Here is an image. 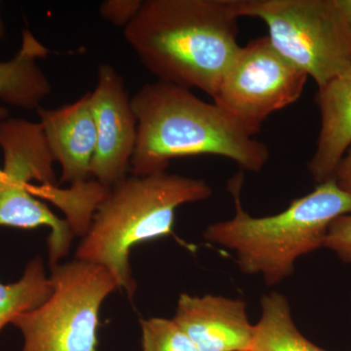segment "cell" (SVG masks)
Instances as JSON below:
<instances>
[{"label": "cell", "instance_id": "1", "mask_svg": "<svg viewBox=\"0 0 351 351\" xmlns=\"http://www.w3.org/2000/svg\"><path fill=\"white\" fill-rule=\"evenodd\" d=\"M230 0H144L124 38L159 82L212 99L241 46Z\"/></svg>", "mask_w": 351, "mask_h": 351}, {"label": "cell", "instance_id": "2", "mask_svg": "<svg viewBox=\"0 0 351 351\" xmlns=\"http://www.w3.org/2000/svg\"><path fill=\"white\" fill-rule=\"evenodd\" d=\"M137 119V142L130 167L133 176L164 172L178 157L217 156L242 170L258 172L269 149L257 134L191 89L159 82L147 83L131 98Z\"/></svg>", "mask_w": 351, "mask_h": 351}, {"label": "cell", "instance_id": "3", "mask_svg": "<svg viewBox=\"0 0 351 351\" xmlns=\"http://www.w3.org/2000/svg\"><path fill=\"white\" fill-rule=\"evenodd\" d=\"M242 184L241 173L228 182L234 217L208 226L203 237L234 252L240 270L260 274L267 286L290 276L298 258L324 247L332 221L351 213L350 196L331 179L293 201L281 213L255 218L242 206Z\"/></svg>", "mask_w": 351, "mask_h": 351}, {"label": "cell", "instance_id": "4", "mask_svg": "<svg viewBox=\"0 0 351 351\" xmlns=\"http://www.w3.org/2000/svg\"><path fill=\"white\" fill-rule=\"evenodd\" d=\"M212 193L203 180L166 171L126 177L110 188L97 208L75 258L110 270L119 288L132 298L137 288L129 261L132 248L170 235L176 210L186 203L206 200Z\"/></svg>", "mask_w": 351, "mask_h": 351}, {"label": "cell", "instance_id": "5", "mask_svg": "<svg viewBox=\"0 0 351 351\" xmlns=\"http://www.w3.org/2000/svg\"><path fill=\"white\" fill-rule=\"evenodd\" d=\"M237 18L262 20L272 45L318 87L351 69V25L337 0H230Z\"/></svg>", "mask_w": 351, "mask_h": 351}, {"label": "cell", "instance_id": "6", "mask_svg": "<svg viewBox=\"0 0 351 351\" xmlns=\"http://www.w3.org/2000/svg\"><path fill=\"white\" fill-rule=\"evenodd\" d=\"M52 293L13 320L24 337L21 351H97L101 304L119 288L112 272L73 260L51 269Z\"/></svg>", "mask_w": 351, "mask_h": 351}, {"label": "cell", "instance_id": "7", "mask_svg": "<svg viewBox=\"0 0 351 351\" xmlns=\"http://www.w3.org/2000/svg\"><path fill=\"white\" fill-rule=\"evenodd\" d=\"M307 78L262 36L241 46L213 101L258 134L270 114L299 100Z\"/></svg>", "mask_w": 351, "mask_h": 351}, {"label": "cell", "instance_id": "8", "mask_svg": "<svg viewBox=\"0 0 351 351\" xmlns=\"http://www.w3.org/2000/svg\"><path fill=\"white\" fill-rule=\"evenodd\" d=\"M97 131L91 177L107 188L125 179L137 142V119L123 77L110 64H101L90 92Z\"/></svg>", "mask_w": 351, "mask_h": 351}, {"label": "cell", "instance_id": "9", "mask_svg": "<svg viewBox=\"0 0 351 351\" xmlns=\"http://www.w3.org/2000/svg\"><path fill=\"white\" fill-rule=\"evenodd\" d=\"M199 351L249 350L254 325L242 300L182 294L173 318Z\"/></svg>", "mask_w": 351, "mask_h": 351}, {"label": "cell", "instance_id": "10", "mask_svg": "<svg viewBox=\"0 0 351 351\" xmlns=\"http://www.w3.org/2000/svg\"><path fill=\"white\" fill-rule=\"evenodd\" d=\"M38 114L51 152L61 165V182L73 186L91 180L97 131L90 92L56 110L39 108Z\"/></svg>", "mask_w": 351, "mask_h": 351}, {"label": "cell", "instance_id": "11", "mask_svg": "<svg viewBox=\"0 0 351 351\" xmlns=\"http://www.w3.org/2000/svg\"><path fill=\"white\" fill-rule=\"evenodd\" d=\"M320 131L307 169L316 184L329 181L351 145V69L318 87Z\"/></svg>", "mask_w": 351, "mask_h": 351}, {"label": "cell", "instance_id": "12", "mask_svg": "<svg viewBox=\"0 0 351 351\" xmlns=\"http://www.w3.org/2000/svg\"><path fill=\"white\" fill-rule=\"evenodd\" d=\"M49 53L29 29L23 32L19 52L8 62H0V100L13 107L36 110L52 87L38 64Z\"/></svg>", "mask_w": 351, "mask_h": 351}, {"label": "cell", "instance_id": "13", "mask_svg": "<svg viewBox=\"0 0 351 351\" xmlns=\"http://www.w3.org/2000/svg\"><path fill=\"white\" fill-rule=\"evenodd\" d=\"M51 228L48 240L49 265L56 267L68 255L75 233L66 219H60L44 203L36 199L32 189L0 184V226Z\"/></svg>", "mask_w": 351, "mask_h": 351}, {"label": "cell", "instance_id": "14", "mask_svg": "<svg viewBox=\"0 0 351 351\" xmlns=\"http://www.w3.org/2000/svg\"><path fill=\"white\" fill-rule=\"evenodd\" d=\"M262 316L254 325L251 350L255 351H327L302 336L293 320L285 295H263Z\"/></svg>", "mask_w": 351, "mask_h": 351}, {"label": "cell", "instance_id": "15", "mask_svg": "<svg viewBox=\"0 0 351 351\" xmlns=\"http://www.w3.org/2000/svg\"><path fill=\"white\" fill-rule=\"evenodd\" d=\"M52 293L50 277L46 276L43 258H34L27 263L17 282H0V331L17 316L43 304Z\"/></svg>", "mask_w": 351, "mask_h": 351}, {"label": "cell", "instance_id": "16", "mask_svg": "<svg viewBox=\"0 0 351 351\" xmlns=\"http://www.w3.org/2000/svg\"><path fill=\"white\" fill-rule=\"evenodd\" d=\"M110 188L96 180L73 184L71 189H59L57 186H41L38 193L47 196L59 205L66 215V221L75 235L84 237L91 226L97 208L107 197Z\"/></svg>", "mask_w": 351, "mask_h": 351}, {"label": "cell", "instance_id": "17", "mask_svg": "<svg viewBox=\"0 0 351 351\" xmlns=\"http://www.w3.org/2000/svg\"><path fill=\"white\" fill-rule=\"evenodd\" d=\"M140 322L142 351H199L174 319L152 317Z\"/></svg>", "mask_w": 351, "mask_h": 351}, {"label": "cell", "instance_id": "18", "mask_svg": "<svg viewBox=\"0 0 351 351\" xmlns=\"http://www.w3.org/2000/svg\"><path fill=\"white\" fill-rule=\"evenodd\" d=\"M325 248L336 254L345 263H351V213L334 219L328 228Z\"/></svg>", "mask_w": 351, "mask_h": 351}, {"label": "cell", "instance_id": "19", "mask_svg": "<svg viewBox=\"0 0 351 351\" xmlns=\"http://www.w3.org/2000/svg\"><path fill=\"white\" fill-rule=\"evenodd\" d=\"M143 0H106L100 6V14L110 24L126 27L137 15Z\"/></svg>", "mask_w": 351, "mask_h": 351}, {"label": "cell", "instance_id": "20", "mask_svg": "<svg viewBox=\"0 0 351 351\" xmlns=\"http://www.w3.org/2000/svg\"><path fill=\"white\" fill-rule=\"evenodd\" d=\"M332 179L339 189L351 197V145L337 166Z\"/></svg>", "mask_w": 351, "mask_h": 351}, {"label": "cell", "instance_id": "21", "mask_svg": "<svg viewBox=\"0 0 351 351\" xmlns=\"http://www.w3.org/2000/svg\"><path fill=\"white\" fill-rule=\"evenodd\" d=\"M337 3L351 25V0H337Z\"/></svg>", "mask_w": 351, "mask_h": 351}, {"label": "cell", "instance_id": "22", "mask_svg": "<svg viewBox=\"0 0 351 351\" xmlns=\"http://www.w3.org/2000/svg\"><path fill=\"white\" fill-rule=\"evenodd\" d=\"M7 115V110L5 108L0 107V120L5 119ZM3 182V172L0 169V184Z\"/></svg>", "mask_w": 351, "mask_h": 351}, {"label": "cell", "instance_id": "23", "mask_svg": "<svg viewBox=\"0 0 351 351\" xmlns=\"http://www.w3.org/2000/svg\"><path fill=\"white\" fill-rule=\"evenodd\" d=\"M4 36V25L2 23L1 18H0V38Z\"/></svg>", "mask_w": 351, "mask_h": 351}, {"label": "cell", "instance_id": "24", "mask_svg": "<svg viewBox=\"0 0 351 351\" xmlns=\"http://www.w3.org/2000/svg\"><path fill=\"white\" fill-rule=\"evenodd\" d=\"M239 351H255V350H251V348H249V350H239Z\"/></svg>", "mask_w": 351, "mask_h": 351}, {"label": "cell", "instance_id": "25", "mask_svg": "<svg viewBox=\"0 0 351 351\" xmlns=\"http://www.w3.org/2000/svg\"><path fill=\"white\" fill-rule=\"evenodd\" d=\"M350 300H351V295H350Z\"/></svg>", "mask_w": 351, "mask_h": 351}]
</instances>
